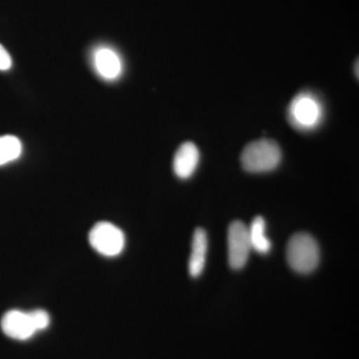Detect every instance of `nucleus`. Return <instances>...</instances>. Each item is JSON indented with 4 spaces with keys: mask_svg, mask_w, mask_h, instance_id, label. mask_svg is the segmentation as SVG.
<instances>
[{
    "mask_svg": "<svg viewBox=\"0 0 359 359\" xmlns=\"http://www.w3.org/2000/svg\"><path fill=\"white\" fill-rule=\"evenodd\" d=\"M252 250L259 254H269L271 249V243L266 236V222L263 217L257 216L248 226Z\"/></svg>",
    "mask_w": 359,
    "mask_h": 359,
    "instance_id": "10",
    "label": "nucleus"
},
{
    "mask_svg": "<svg viewBox=\"0 0 359 359\" xmlns=\"http://www.w3.org/2000/svg\"><path fill=\"white\" fill-rule=\"evenodd\" d=\"M287 259L290 268L299 273H309L318 268L320 250L313 236L297 233L292 236L287 247Z\"/></svg>",
    "mask_w": 359,
    "mask_h": 359,
    "instance_id": "3",
    "label": "nucleus"
},
{
    "mask_svg": "<svg viewBox=\"0 0 359 359\" xmlns=\"http://www.w3.org/2000/svg\"><path fill=\"white\" fill-rule=\"evenodd\" d=\"M208 252V236L203 229L194 231L192 250L189 259V273L193 278L201 276L205 269Z\"/></svg>",
    "mask_w": 359,
    "mask_h": 359,
    "instance_id": "9",
    "label": "nucleus"
},
{
    "mask_svg": "<svg viewBox=\"0 0 359 359\" xmlns=\"http://www.w3.org/2000/svg\"><path fill=\"white\" fill-rule=\"evenodd\" d=\"M21 153L22 144L18 137L11 135L0 136V166L18 159Z\"/></svg>",
    "mask_w": 359,
    "mask_h": 359,
    "instance_id": "11",
    "label": "nucleus"
},
{
    "mask_svg": "<svg viewBox=\"0 0 359 359\" xmlns=\"http://www.w3.org/2000/svg\"><path fill=\"white\" fill-rule=\"evenodd\" d=\"M13 66V59L6 49L0 44V70H9Z\"/></svg>",
    "mask_w": 359,
    "mask_h": 359,
    "instance_id": "12",
    "label": "nucleus"
},
{
    "mask_svg": "<svg viewBox=\"0 0 359 359\" xmlns=\"http://www.w3.org/2000/svg\"><path fill=\"white\" fill-rule=\"evenodd\" d=\"M92 65L97 74L108 81L118 79L123 72L119 54L108 46H99L92 52Z\"/></svg>",
    "mask_w": 359,
    "mask_h": 359,
    "instance_id": "7",
    "label": "nucleus"
},
{
    "mask_svg": "<svg viewBox=\"0 0 359 359\" xmlns=\"http://www.w3.org/2000/svg\"><path fill=\"white\" fill-rule=\"evenodd\" d=\"M50 325V316L43 309L22 311L18 309L7 311L1 320L4 334L16 340H27Z\"/></svg>",
    "mask_w": 359,
    "mask_h": 359,
    "instance_id": "1",
    "label": "nucleus"
},
{
    "mask_svg": "<svg viewBox=\"0 0 359 359\" xmlns=\"http://www.w3.org/2000/svg\"><path fill=\"white\" fill-rule=\"evenodd\" d=\"M287 118L295 129L311 131L320 126L323 121V103L311 92H302L290 103Z\"/></svg>",
    "mask_w": 359,
    "mask_h": 359,
    "instance_id": "4",
    "label": "nucleus"
},
{
    "mask_svg": "<svg viewBox=\"0 0 359 359\" xmlns=\"http://www.w3.org/2000/svg\"><path fill=\"white\" fill-rule=\"evenodd\" d=\"M200 162L199 149L192 142H185L180 146L175 154L173 169L180 179H188L193 176Z\"/></svg>",
    "mask_w": 359,
    "mask_h": 359,
    "instance_id": "8",
    "label": "nucleus"
},
{
    "mask_svg": "<svg viewBox=\"0 0 359 359\" xmlns=\"http://www.w3.org/2000/svg\"><path fill=\"white\" fill-rule=\"evenodd\" d=\"M250 250L252 245L248 226L243 222H233L228 230V257L231 268H244L249 259Z\"/></svg>",
    "mask_w": 359,
    "mask_h": 359,
    "instance_id": "6",
    "label": "nucleus"
},
{
    "mask_svg": "<svg viewBox=\"0 0 359 359\" xmlns=\"http://www.w3.org/2000/svg\"><path fill=\"white\" fill-rule=\"evenodd\" d=\"M282 161V151L276 142L261 139L245 146L241 162L250 173H266L273 171Z\"/></svg>",
    "mask_w": 359,
    "mask_h": 359,
    "instance_id": "2",
    "label": "nucleus"
},
{
    "mask_svg": "<svg viewBox=\"0 0 359 359\" xmlns=\"http://www.w3.org/2000/svg\"><path fill=\"white\" fill-rule=\"evenodd\" d=\"M125 241L122 230L108 222L97 223L89 233L91 247L105 257H116L121 254Z\"/></svg>",
    "mask_w": 359,
    "mask_h": 359,
    "instance_id": "5",
    "label": "nucleus"
}]
</instances>
